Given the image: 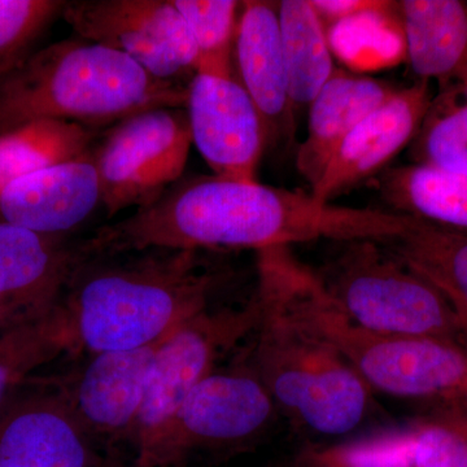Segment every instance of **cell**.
Instances as JSON below:
<instances>
[{
    "label": "cell",
    "mask_w": 467,
    "mask_h": 467,
    "mask_svg": "<svg viewBox=\"0 0 467 467\" xmlns=\"http://www.w3.org/2000/svg\"><path fill=\"white\" fill-rule=\"evenodd\" d=\"M192 144L216 177L257 181L265 124L235 73L196 72L186 104Z\"/></svg>",
    "instance_id": "8fae6325"
},
{
    "label": "cell",
    "mask_w": 467,
    "mask_h": 467,
    "mask_svg": "<svg viewBox=\"0 0 467 467\" xmlns=\"http://www.w3.org/2000/svg\"><path fill=\"white\" fill-rule=\"evenodd\" d=\"M164 339L142 348L92 353L82 367L55 380L98 444L130 442L153 359Z\"/></svg>",
    "instance_id": "7c38bea8"
},
{
    "label": "cell",
    "mask_w": 467,
    "mask_h": 467,
    "mask_svg": "<svg viewBox=\"0 0 467 467\" xmlns=\"http://www.w3.org/2000/svg\"><path fill=\"white\" fill-rule=\"evenodd\" d=\"M109 467H135V465L134 462L131 466L124 465V463H119V461L116 460Z\"/></svg>",
    "instance_id": "1f68e13d"
},
{
    "label": "cell",
    "mask_w": 467,
    "mask_h": 467,
    "mask_svg": "<svg viewBox=\"0 0 467 467\" xmlns=\"http://www.w3.org/2000/svg\"><path fill=\"white\" fill-rule=\"evenodd\" d=\"M234 55L236 77L263 117L269 146L288 131L292 113L278 7L263 0L243 2Z\"/></svg>",
    "instance_id": "e0dca14e"
},
{
    "label": "cell",
    "mask_w": 467,
    "mask_h": 467,
    "mask_svg": "<svg viewBox=\"0 0 467 467\" xmlns=\"http://www.w3.org/2000/svg\"><path fill=\"white\" fill-rule=\"evenodd\" d=\"M92 152L39 169L0 190V223L67 238L101 205Z\"/></svg>",
    "instance_id": "2e32d148"
},
{
    "label": "cell",
    "mask_w": 467,
    "mask_h": 467,
    "mask_svg": "<svg viewBox=\"0 0 467 467\" xmlns=\"http://www.w3.org/2000/svg\"><path fill=\"white\" fill-rule=\"evenodd\" d=\"M208 254L165 248L86 254L79 245L58 303L76 353L150 346L213 306L227 275Z\"/></svg>",
    "instance_id": "7a4b0ae2"
},
{
    "label": "cell",
    "mask_w": 467,
    "mask_h": 467,
    "mask_svg": "<svg viewBox=\"0 0 467 467\" xmlns=\"http://www.w3.org/2000/svg\"><path fill=\"white\" fill-rule=\"evenodd\" d=\"M78 241L0 223V322L5 326L51 315L73 266Z\"/></svg>",
    "instance_id": "9a60e30c"
},
{
    "label": "cell",
    "mask_w": 467,
    "mask_h": 467,
    "mask_svg": "<svg viewBox=\"0 0 467 467\" xmlns=\"http://www.w3.org/2000/svg\"><path fill=\"white\" fill-rule=\"evenodd\" d=\"M395 91L392 86L370 77L335 70L310 103L306 137L296 153L297 171L310 189L350 131Z\"/></svg>",
    "instance_id": "ac0fdd59"
},
{
    "label": "cell",
    "mask_w": 467,
    "mask_h": 467,
    "mask_svg": "<svg viewBox=\"0 0 467 467\" xmlns=\"http://www.w3.org/2000/svg\"><path fill=\"white\" fill-rule=\"evenodd\" d=\"M276 410L250 365L216 368L184 399L149 467H181L193 453L250 447L273 425Z\"/></svg>",
    "instance_id": "9c48e42d"
},
{
    "label": "cell",
    "mask_w": 467,
    "mask_h": 467,
    "mask_svg": "<svg viewBox=\"0 0 467 467\" xmlns=\"http://www.w3.org/2000/svg\"><path fill=\"white\" fill-rule=\"evenodd\" d=\"M254 291L261 312L248 365L276 408L316 434L339 436L358 429L370 405L368 384L333 347L288 312L260 275Z\"/></svg>",
    "instance_id": "5b68a950"
},
{
    "label": "cell",
    "mask_w": 467,
    "mask_h": 467,
    "mask_svg": "<svg viewBox=\"0 0 467 467\" xmlns=\"http://www.w3.org/2000/svg\"><path fill=\"white\" fill-rule=\"evenodd\" d=\"M64 5V0H0V78L29 57Z\"/></svg>",
    "instance_id": "f1b7e54d"
},
{
    "label": "cell",
    "mask_w": 467,
    "mask_h": 467,
    "mask_svg": "<svg viewBox=\"0 0 467 467\" xmlns=\"http://www.w3.org/2000/svg\"><path fill=\"white\" fill-rule=\"evenodd\" d=\"M265 279L288 312L333 347L368 389L405 399H439L467 409V346L426 337H401L361 327L340 310L312 269L290 247L257 254Z\"/></svg>",
    "instance_id": "3957f363"
},
{
    "label": "cell",
    "mask_w": 467,
    "mask_h": 467,
    "mask_svg": "<svg viewBox=\"0 0 467 467\" xmlns=\"http://www.w3.org/2000/svg\"><path fill=\"white\" fill-rule=\"evenodd\" d=\"M414 426V467H467L465 407L447 405L439 416Z\"/></svg>",
    "instance_id": "f546056e"
},
{
    "label": "cell",
    "mask_w": 467,
    "mask_h": 467,
    "mask_svg": "<svg viewBox=\"0 0 467 467\" xmlns=\"http://www.w3.org/2000/svg\"><path fill=\"white\" fill-rule=\"evenodd\" d=\"M333 260L315 272L340 310L361 327L401 337L462 342L448 300L382 243L340 242Z\"/></svg>",
    "instance_id": "8992f818"
},
{
    "label": "cell",
    "mask_w": 467,
    "mask_h": 467,
    "mask_svg": "<svg viewBox=\"0 0 467 467\" xmlns=\"http://www.w3.org/2000/svg\"><path fill=\"white\" fill-rule=\"evenodd\" d=\"M113 460L100 453L54 382L0 417V467H107Z\"/></svg>",
    "instance_id": "4fadbf2b"
},
{
    "label": "cell",
    "mask_w": 467,
    "mask_h": 467,
    "mask_svg": "<svg viewBox=\"0 0 467 467\" xmlns=\"http://www.w3.org/2000/svg\"><path fill=\"white\" fill-rule=\"evenodd\" d=\"M376 3L377 0H313L312 5L321 17L324 26H327L335 21L373 7Z\"/></svg>",
    "instance_id": "4dcf8cb0"
},
{
    "label": "cell",
    "mask_w": 467,
    "mask_h": 467,
    "mask_svg": "<svg viewBox=\"0 0 467 467\" xmlns=\"http://www.w3.org/2000/svg\"><path fill=\"white\" fill-rule=\"evenodd\" d=\"M115 461H116V459H115V460H113V461H112V462H110V463H109V466H107V467H109L110 465H112V463H113V462H115Z\"/></svg>",
    "instance_id": "836d02e7"
},
{
    "label": "cell",
    "mask_w": 467,
    "mask_h": 467,
    "mask_svg": "<svg viewBox=\"0 0 467 467\" xmlns=\"http://www.w3.org/2000/svg\"><path fill=\"white\" fill-rule=\"evenodd\" d=\"M61 17L79 38L133 58L162 81L189 85L198 48L173 0H69Z\"/></svg>",
    "instance_id": "30bf717a"
},
{
    "label": "cell",
    "mask_w": 467,
    "mask_h": 467,
    "mask_svg": "<svg viewBox=\"0 0 467 467\" xmlns=\"http://www.w3.org/2000/svg\"><path fill=\"white\" fill-rule=\"evenodd\" d=\"M414 162L467 175V81L442 86L411 146Z\"/></svg>",
    "instance_id": "484cf974"
},
{
    "label": "cell",
    "mask_w": 467,
    "mask_h": 467,
    "mask_svg": "<svg viewBox=\"0 0 467 467\" xmlns=\"http://www.w3.org/2000/svg\"><path fill=\"white\" fill-rule=\"evenodd\" d=\"M330 212L309 193L257 181H178L146 207L81 239L86 254L147 248L218 252L290 247L322 239Z\"/></svg>",
    "instance_id": "6da1fadb"
},
{
    "label": "cell",
    "mask_w": 467,
    "mask_h": 467,
    "mask_svg": "<svg viewBox=\"0 0 467 467\" xmlns=\"http://www.w3.org/2000/svg\"><path fill=\"white\" fill-rule=\"evenodd\" d=\"M181 467H192V466H187V465H186V466H181Z\"/></svg>",
    "instance_id": "e575fe53"
},
{
    "label": "cell",
    "mask_w": 467,
    "mask_h": 467,
    "mask_svg": "<svg viewBox=\"0 0 467 467\" xmlns=\"http://www.w3.org/2000/svg\"><path fill=\"white\" fill-rule=\"evenodd\" d=\"M431 101L430 82L423 79L396 90L350 131L310 193L319 202H331L335 196L382 171L413 142Z\"/></svg>",
    "instance_id": "5bb4252c"
},
{
    "label": "cell",
    "mask_w": 467,
    "mask_h": 467,
    "mask_svg": "<svg viewBox=\"0 0 467 467\" xmlns=\"http://www.w3.org/2000/svg\"><path fill=\"white\" fill-rule=\"evenodd\" d=\"M256 291L239 306H211L175 327L160 344L130 444L135 467H149L160 441L189 393L218 359L248 339L260 319Z\"/></svg>",
    "instance_id": "52a82bcc"
},
{
    "label": "cell",
    "mask_w": 467,
    "mask_h": 467,
    "mask_svg": "<svg viewBox=\"0 0 467 467\" xmlns=\"http://www.w3.org/2000/svg\"><path fill=\"white\" fill-rule=\"evenodd\" d=\"M416 426L384 430L330 447L301 451L287 467H414Z\"/></svg>",
    "instance_id": "4316f807"
},
{
    "label": "cell",
    "mask_w": 467,
    "mask_h": 467,
    "mask_svg": "<svg viewBox=\"0 0 467 467\" xmlns=\"http://www.w3.org/2000/svg\"><path fill=\"white\" fill-rule=\"evenodd\" d=\"M461 327H462L463 335L467 337V319L461 324Z\"/></svg>",
    "instance_id": "d6a6232c"
},
{
    "label": "cell",
    "mask_w": 467,
    "mask_h": 467,
    "mask_svg": "<svg viewBox=\"0 0 467 467\" xmlns=\"http://www.w3.org/2000/svg\"><path fill=\"white\" fill-rule=\"evenodd\" d=\"M97 133L76 122L39 119L0 134V190L39 169L88 155Z\"/></svg>",
    "instance_id": "603a6c76"
},
{
    "label": "cell",
    "mask_w": 467,
    "mask_h": 467,
    "mask_svg": "<svg viewBox=\"0 0 467 467\" xmlns=\"http://www.w3.org/2000/svg\"><path fill=\"white\" fill-rule=\"evenodd\" d=\"M64 353H76V346L60 306L46 317L2 327L0 409L34 370Z\"/></svg>",
    "instance_id": "d4e9b609"
},
{
    "label": "cell",
    "mask_w": 467,
    "mask_h": 467,
    "mask_svg": "<svg viewBox=\"0 0 467 467\" xmlns=\"http://www.w3.org/2000/svg\"><path fill=\"white\" fill-rule=\"evenodd\" d=\"M333 57L356 70L386 69L407 58L398 3L373 7L325 26Z\"/></svg>",
    "instance_id": "cb8c5ba5"
},
{
    "label": "cell",
    "mask_w": 467,
    "mask_h": 467,
    "mask_svg": "<svg viewBox=\"0 0 467 467\" xmlns=\"http://www.w3.org/2000/svg\"><path fill=\"white\" fill-rule=\"evenodd\" d=\"M189 85L156 78L99 43L66 39L0 78V134L39 119L92 128L159 107L186 109Z\"/></svg>",
    "instance_id": "277c9868"
},
{
    "label": "cell",
    "mask_w": 467,
    "mask_h": 467,
    "mask_svg": "<svg viewBox=\"0 0 467 467\" xmlns=\"http://www.w3.org/2000/svg\"><path fill=\"white\" fill-rule=\"evenodd\" d=\"M0 325H2V322H0Z\"/></svg>",
    "instance_id": "d590c367"
},
{
    "label": "cell",
    "mask_w": 467,
    "mask_h": 467,
    "mask_svg": "<svg viewBox=\"0 0 467 467\" xmlns=\"http://www.w3.org/2000/svg\"><path fill=\"white\" fill-rule=\"evenodd\" d=\"M192 146L186 109L159 107L117 122L92 152L107 218L158 201L182 180Z\"/></svg>",
    "instance_id": "ba28073f"
},
{
    "label": "cell",
    "mask_w": 467,
    "mask_h": 467,
    "mask_svg": "<svg viewBox=\"0 0 467 467\" xmlns=\"http://www.w3.org/2000/svg\"><path fill=\"white\" fill-rule=\"evenodd\" d=\"M278 18L291 109L309 107L337 70L326 27L310 0H284Z\"/></svg>",
    "instance_id": "7402d4cb"
},
{
    "label": "cell",
    "mask_w": 467,
    "mask_h": 467,
    "mask_svg": "<svg viewBox=\"0 0 467 467\" xmlns=\"http://www.w3.org/2000/svg\"><path fill=\"white\" fill-rule=\"evenodd\" d=\"M407 58L423 81L441 88L467 81L466 0H404L399 3Z\"/></svg>",
    "instance_id": "d6986e66"
},
{
    "label": "cell",
    "mask_w": 467,
    "mask_h": 467,
    "mask_svg": "<svg viewBox=\"0 0 467 467\" xmlns=\"http://www.w3.org/2000/svg\"><path fill=\"white\" fill-rule=\"evenodd\" d=\"M377 187L398 213L467 234V175L426 165L389 169Z\"/></svg>",
    "instance_id": "44dd1931"
},
{
    "label": "cell",
    "mask_w": 467,
    "mask_h": 467,
    "mask_svg": "<svg viewBox=\"0 0 467 467\" xmlns=\"http://www.w3.org/2000/svg\"><path fill=\"white\" fill-rule=\"evenodd\" d=\"M173 2L198 48L196 72L234 73L233 54L238 27L236 12L241 3L235 0Z\"/></svg>",
    "instance_id": "83f0119b"
},
{
    "label": "cell",
    "mask_w": 467,
    "mask_h": 467,
    "mask_svg": "<svg viewBox=\"0 0 467 467\" xmlns=\"http://www.w3.org/2000/svg\"><path fill=\"white\" fill-rule=\"evenodd\" d=\"M382 244L441 292L460 325L466 321L467 234L413 217L398 238Z\"/></svg>",
    "instance_id": "ffe728a7"
}]
</instances>
